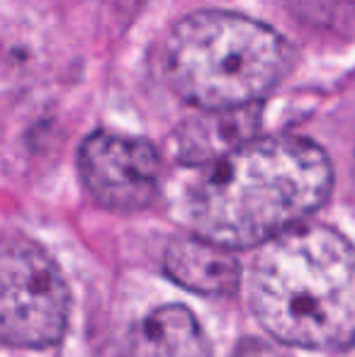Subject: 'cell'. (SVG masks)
I'll return each mask as SVG.
<instances>
[{
	"instance_id": "1",
	"label": "cell",
	"mask_w": 355,
	"mask_h": 357,
	"mask_svg": "<svg viewBox=\"0 0 355 357\" xmlns=\"http://www.w3.org/2000/svg\"><path fill=\"white\" fill-rule=\"evenodd\" d=\"M328 155L302 137L246 139L202 163L185 192V216L197 236L251 248L304 224L328 199Z\"/></svg>"
},
{
	"instance_id": "2",
	"label": "cell",
	"mask_w": 355,
	"mask_h": 357,
	"mask_svg": "<svg viewBox=\"0 0 355 357\" xmlns=\"http://www.w3.org/2000/svg\"><path fill=\"white\" fill-rule=\"evenodd\" d=\"M248 299L280 343L309 350L355 345V245L322 224H297L258 245Z\"/></svg>"
},
{
	"instance_id": "3",
	"label": "cell",
	"mask_w": 355,
	"mask_h": 357,
	"mask_svg": "<svg viewBox=\"0 0 355 357\" xmlns=\"http://www.w3.org/2000/svg\"><path fill=\"white\" fill-rule=\"evenodd\" d=\"M292 54L273 27L227 10H199L173 27L166 73L185 102L204 112H239L268 98Z\"/></svg>"
},
{
	"instance_id": "4",
	"label": "cell",
	"mask_w": 355,
	"mask_h": 357,
	"mask_svg": "<svg viewBox=\"0 0 355 357\" xmlns=\"http://www.w3.org/2000/svg\"><path fill=\"white\" fill-rule=\"evenodd\" d=\"M61 270L32 241H8L0 260V335L17 348L59 343L68 321Z\"/></svg>"
},
{
	"instance_id": "5",
	"label": "cell",
	"mask_w": 355,
	"mask_h": 357,
	"mask_svg": "<svg viewBox=\"0 0 355 357\" xmlns=\"http://www.w3.org/2000/svg\"><path fill=\"white\" fill-rule=\"evenodd\" d=\"M78 173L93 199L105 209L137 212L158 195L161 158L144 139L95 132L81 144Z\"/></svg>"
},
{
	"instance_id": "6",
	"label": "cell",
	"mask_w": 355,
	"mask_h": 357,
	"mask_svg": "<svg viewBox=\"0 0 355 357\" xmlns=\"http://www.w3.org/2000/svg\"><path fill=\"white\" fill-rule=\"evenodd\" d=\"M234 248L204 236H183L166 250V275L190 291L204 296H232L241 282V265Z\"/></svg>"
},
{
	"instance_id": "7",
	"label": "cell",
	"mask_w": 355,
	"mask_h": 357,
	"mask_svg": "<svg viewBox=\"0 0 355 357\" xmlns=\"http://www.w3.org/2000/svg\"><path fill=\"white\" fill-rule=\"evenodd\" d=\"M134 353L137 357H209V343L192 311L166 304L139 324Z\"/></svg>"
},
{
	"instance_id": "8",
	"label": "cell",
	"mask_w": 355,
	"mask_h": 357,
	"mask_svg": "<svg viewBox=\"0 0 355 357\" xmlns=\"http://www.w3.org/2000/svg\"><path fill=\"white\" fill-rule=\"evenodd\" d=\"M234 357H287V355L275 348V345L261 343V340H246Z\"/></svg>"
}]
</instances>
